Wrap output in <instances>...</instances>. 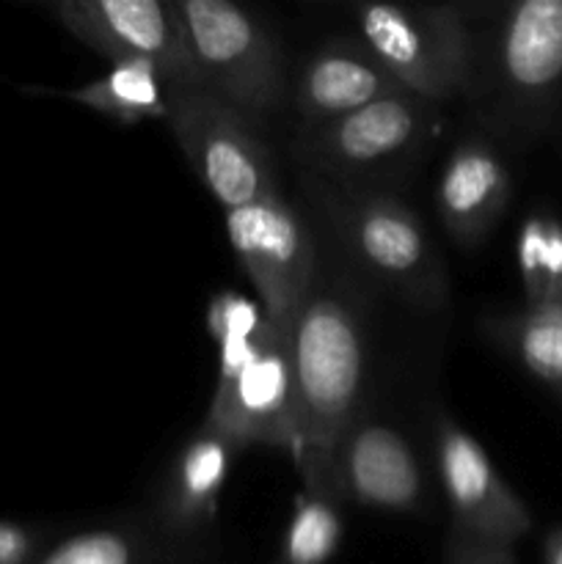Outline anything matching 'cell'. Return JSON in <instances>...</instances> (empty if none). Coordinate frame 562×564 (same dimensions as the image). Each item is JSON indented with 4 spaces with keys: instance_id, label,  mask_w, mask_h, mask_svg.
<instances>
[{
    "instance_id": "cell-1",
    "label": "cell",
    "mask_w": 562,
    "mask_h": 564,
    "mask_svg": "<svg viewBox=\"0 0 562 564\" xmlns=\"http://www.w3.org/2000/svg\"><path fill=\"white\" fill-rule=\"evenodd\" d=\"M295 383V457L303 488H328L342 435L358 422L367 378V330L345 286L317 273L290 328ZM336 494V490H334Z\"/></svg>"
},
{
    "instance_id": "cell-2",
    "label": "cell",
    "mask_w": 562,
    "mask_h": 564,
    "mask_svg": "<svg viewBox=\"0 0 562 564\" xmlns=\"http://www.w3.org/2000/svg\"><path fill=\"white\" fill-rule=\"evenodd\" d=\"M314 198L342 246L364 270L424 306L446 295L444 268L422 218L397 196L312 176Z\"/></svg>"
},
{
    "instance_id": "cell-3",
    "label": "cell",
    "mask_w": 562,
    "mask_h": 564,
    "mask_svg": "<svg viewBox=\"0 0 562 564\" xmlns=\"http://www.w3.org/2000/svg\"><path fill=\"white\" fill-rule=\"evenodd\" d=\"M198 88L248 119L275 113L290 97L284 53L259 17L229 0H176Z\"/></svg>"
},
{
    "instance_id": "cell-4",
    "label": "cell",
    "mask_w": 562,
    "mask_h": 564,
    "mask_svg": "<svg viewBox=\"0 0 562 564\" xmlns=\"http://www.w3.org/2000/svg\"><path fill=\"white\" fill-rule=\"evenodd\" d=\"M165 121L187 165L226 209L275 196L279 174L259 124L207 88L169 91Z\"/></svg>"
},
{
    "instance_id": "cell-5",
    "label": "cell",
    "mask_w": 562,
    "mask_h": 564,
    "mask_svg": "<svg viewBox=\"0 0 562 564\" xmlns=\"http://www.w3.org/2000/svg\"><path fill=\"white\" fill-rule=\"evenodd\" d=\"M361 44L402 91L441 102L472 83V42L457 6H356Z\"/></svg>"
},
{
    "instance_id": "cell-6",
    "label": "cell",
    "mask_w": 562,
    "mask_h": 564,
    "mask_svg": "<svg viewBox=\"0 0 562 564\" xmlns=\"http://www.w3.org/2000/svg\"><path fill=\"white\" fill-rule=\"evenodd\" d=\"M207 427L237 446H295V383L290 330L268 323L242 339L218 345V383Z\"/></svg>"
},
{
    "instance_id": "cell-7",
    "label": "cell",
    "mask_w": 562,
    "mask_h": 564,
    "mask_svg": "<svg viewBox=\"0 0 562 564\" xmlns=\"http://www.w3.org/2000/svg\"><path fill=\"white\" fill-rule=\"evenodd\" d=\"M435 127V105L400 91L325 124L301 127L290 149L312 176L345 182L411 160Z\"/></svg>"
},
{
    "instance_id": "cell-8",
    "label": "cell",
    "mask_w": 562,
    "mask_h": 564,
    "mask_svg": "<svg viewBox=\"0 0 562 564\" xmlns=\"http://www.w3.org/2000/svg\"><path fill=\"white\" fill-rule=\"evenodd\" d=\"M224 218L231 251L257 290L259 306L270 323L290 330L320 273L306 224L281 193L226 209Z\"/></svg>"
},
{
    "instance_id": "cell-9",
    "label": "cell",
    "mask_w": 562,
    "mask_h": 564,
    "mask_svg": "<svg viewBox=\"0 0 562 564\" xmlns=\"http://www.w3.org/2000/svg\"><path fill=\"white\" fill-rule=\"evenodd\" d=\"M44 14L110 64H152L169 91L196 86L176 0H53Z\"/></svg>"
},
{
    "instance_id": "cell-10",
    "label": "cell",
    "mask_w": 562,
    "mask_h": 564,
    "mask_svg": "<svg viewBox=\"0 0 562 564\" xmlns=\"http://www.w3.org/2000/svg\"><path fill=\"white\" fill-rule=\"evenodd\" d=\"M433 452L452 532L496 549H510L529 532L527 507L496 471L483 444L450 416L433 422Z\"/></svg>"
},
{
    "instance_id": "cell-11",
    "label": "cell",
    "mask_w": 562,
    "mask_h": 564,
    "mask_svg": "<svg viewBox=\"0 0 562 564\" xmlns=\"http://www.w3.org/2000/svg\"><path fill=\"white\" fill-rule=\"evenodd\" d=\"M331 482L342 501L391 516L422 510L424 477L406 435L378 419L358 416L342 435L331 463Z\"/></svg>"
},
{
    "instance_id": "cell-12",
    "label": "cell",
    "mask_w": 562,
    "mask_h": 564,
    "mask_svg": "<svg viewBox=\"0 0 562 564\" xmlns=\"http://www.w3.org/2000/svg\"><path fill=\"white\" fill-rule=\"evenodd\" d=\"M400 91L372 53L350 39H328L312 50L290 83L292 105L303 127L325 124Z\"/></svg>"
},
{
    "instance_id": "cell-13",
    "label": "cell",
    "mask_w": 562,
    "mask_h": 564,
    "mask_svg": "<svg viewBox=\"0 0 562 564\" xmlns=\"http://www.w3.org/2000/svg\"><path fill=\"white\" fill-rule=\"evenodd\" d=\"M240 446L204 424L171 463L154 521L176 540L198 543L218 521L220 494Z\"/></svg>"
},
{
    "instance_id": "cell-14",
    "label": "cell",
    "mask_w": 562,
    "mask_h": 564,
    "mask_svg": "<svg viewBox=\"0 0 562 564\" xmlns=\"http://www.w3.org/2000/svg\"><path fill=\"white\" fill-rule=\"evenodd\" d=\"M510 193V174L499 154L483 141L452 149L435 185L441 224L461 246L483 240L496 224Z\"/></svg>"
},
{
    "instance_id": "cell-15",
    "label": "cell",
    "mask_w": 562,
    "mask_h": 564,
    "mask_svg": "<svg viewBox=\"0 0 562 564\" xmlns=\"http://www.w3.org/2000/svg\"><path fill=\"white\" fill-rule=\"evenodd\" d=\"M496 66L507 88L543 94L562 77V0H523L505 14Z\"/></svg>"
},
{
    "instance_id": "cell-16",
    "label": "cell",
    "mask_w": 562,
    "mask_h": 564,
    "mask_svg": "<svg viewBox=\"0 0 562 564\" xmlns=\"http://www.w3.org/2000/svg\"><path fill=\"white\" fill-rule=\"evenodd\" d=\"M196 543L176 540L154 518L108 521L53 538L33 564H196Z\"/></svg>"
},
{
    "instance_id": "cell-17",
    "label": "cell",
    "mask_w": 562,
    "mask_h": 564,
    "mask_svg": "<svg viewBox=\"0 0 562 564\" xmlns=\"http://www.w3.org/2000/svg\"><path fill=\"white\" fill-rule=\"evenodd\" d=\"M33 91L64 97L94 113L119 121V124L165 119V110H169V86L152 64H141V61L110 64L105 75L83 83V86L33 88Z\"/></svg>"
},
{
    "instance_id": "cell-18",
    "label": "cell",
    "mask_w": 562,
    "mask_h": 564,
    "mask_svg": "<svg viewBox=\"0 0 562 564\" xmlns=\"http://www.w3.org/2000/svg\"><path fill=\"white\" fill-rule=\"evenodd\" d=\"M345 534L342 499L328 488H303L281 534L273 564H328Z\"/></svg>"
},
{
    "instance_id": "cell-19",
    "label": "cell",
    "mask_w": 562,
    "mask_h": 564,
    "mask_svg": "<svg viewBox=\"0 0 562 564\" xmlns=\"http://www.w3.org/2000/svg\"><path fill=\"white\" fill-rule=\"evenodd\" d=\"M518 268L532 303L549 306L562 292V229L549 218H529L518 235Z\"/></svg>"
},
{
    "instance_id": "cell-20",
    "label": "cell",
    "mask_w": 562,
    "mask_h": 564,
    "mask_svg": "<svg viewBox=\"0 0 562 564\" xmlns=\"http://www.w3.org/2000/svg\"><path fill=\"white\" fill-rule=\"evenodd\" d=\"M518 358L538 378L560 383L562 380V306L549 303L523 314L507 330Z\"/></svg>"
},
{
    "instance_id": "cell-21",
    "label": "cell",
    "mask_w": 562,
    "mask_h": 564,
    "mask_svg": "<svg viewBox=\"0 0 562 564\" xmlns=\"http://www.w3.org/2000/svg\"><path fill=\"white\" fill-rule=\"evenodd\" d=\"M55 534L47 527L0 521V564H33Z\"/></svg>"
},
{
    "instance_id": "cell-22",
    "label": "cell",
    "mask_w": 562,
    "mask_h": 564,
    "mask_svg": "<svg viewBox=\"0 0 562 564\" xmlns=\"http://www.w3.org/2000/svg\"><path fill=\"white\" fill-rule=\"evenodd\" d=\"M444 562L446 564H512L507 549L474 543V540L461 538V534L455 532H450V538H446Z\"/></svg>"
},
{
    "instance_id": "cell-23",
    "label": "cell",
    "mask_w": 562,
    "mask_h": 564,
    "mask_svg": "<svg viewBox=\"0 0 562 564\" xmlns=\"http://www.w3.org/2000/svg\"><path fill=\"white\" fill-rule=\"evenodd\" d=\"M545 564H562V529L551 534L545 543Z\"/></svg>"
}]
</instances>
